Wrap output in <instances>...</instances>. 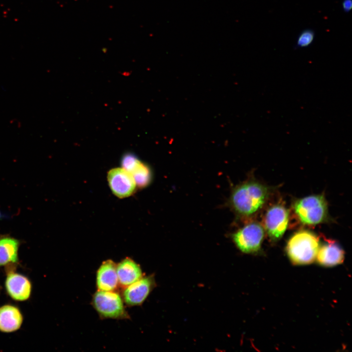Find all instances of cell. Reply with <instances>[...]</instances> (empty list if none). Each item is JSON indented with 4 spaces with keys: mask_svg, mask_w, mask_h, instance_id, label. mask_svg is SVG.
Masks as SVG:
<instances>
[{
    "mask_svg": "<svg viewBox=\"0 0 352 352\" xmlns=\"http://www.w3.org/2000/svg\"><path fill=\"white\" fill-rule=\"evenodd\" d=\"M268 196V189L265 186L254 181H248L233 189L228 204L238 216L250 217L262 207Z\"/></svg>",
    "mask_w": 352,
    "mask_h": 352,
    "instance_id": "6da1fadb",
    "label": "cell"
},
{
    "mask_svg": "<svg viewBox=\"0 0 352 352\" xmlns=\"http://www.w3.org/2000/svg\"><path fill=\"white\" fill-rule=\"evenodd\" d=\"M319 247V239L315 234L308 230H301L290 238L286 250L293 264L302 265L310 264L315 261Z\"/></svg>",
    "mask_w": 352,
    "mask_h": 352,
    "instance_id": "7a4b0ae2",
    "label": "cell"
},
{
    "mask_svg": "<svg viewBox=\"0 0 352 352\" xmlns=\"http://www.w3.org/2000/svg\"><path fill=\"white\" fill-rule=\"evenodd\" d=\"M294 209L303 224L316 225L325 221L328 216V207L323 195H312L297 200Z\"/></svg>",
    "mask_w": 352,
    "mask_h": 352,
    "instance_id": "3957f363",
    "label": "cell"
},
{
    "mask_svg": "<svg viewBox=\"0 0 352 352\" xmlns=\"http://www.w3.org/2000/svg\"><path fill=\"white\" fill-rule=\"evenodd\" d=\"M92 305L99 315L105 318H129L122 299L114 291L98 290L93 295Z\"/></svg>",
    "mask_w": 352,
    "mask_h": 352,
    "instance_id": "277c9868",
    "label": "cell"
},
{
    "mask_svg": "<svg viewBox=\"0 0 352 352\" xmlns=\"http://www.w3.org/2000/svg\"><path fill=\"white\" fill-rule=\"evenodd\" d=\"M264 230L258 222L248 223L231 234V239L242 253L253 254L260 251Z\"/></svg>",
    "mask_w": 352,
    "mask_h": 352,
    "instance_id": "5b68a950",
    "label": "cell"
},
{
    "mask_svg": "<svg viewBox=\"0 0 352 352\" xmlns=\"http://www.w3.org/2000/svg\"><path fill=\"white\" fill-rule=\"evenodd\" d=\"M288 220V211L284 206L276 204L268 209L264 218V226L272 241H277L283 236Z\"/></svg>",
    "mask_w": 352,
    "mask_h": 352,
    "instance_id": "8992f818",
    "label": "cell"
},
{
    "mask_svg": "<svg viewBox=\"0 0 352 352\" xmlns=\"http://www.w3.org/2000/svg\"><path fill=\"white\" fill-rule=\"evenodd\" d=\"M108 180L113 193L120 198L131 196L136 186L132 175L123 168L110 170L108 174Z\"/></svg>",
    "mask_w": 352,
    "mask_h": 352,
    "instance_id": "52a82bcc",
    "label": "cell"
},
{
    "mask_svg": "<svg viewBox=\"0 0 352 352\" xmlns=\"http://www.w3.org/2000/svg\"><path fill=\"white\" fill-rule=\"evenodd\" d=\"M154 278L153 275L141 278L125 288L123 298L129 306L141 305L155 286Z\"/></svg>",
    "mask_w": 352,
    "mask_h": 352,
    "instance_id": "ba28073f",
    "label": "cell"
},
{
    "mask_svg": "<svg viewBox=\"0 0 352 352\" xmlns=\"http://www.w3.org/2000/svg\"><path fill=\"white\" fill-rule=\"evenodd\" d=\"M5 288L12 299L18 301H23L29 298L32 286L26 277L10 272L7 274L5 280Z\"/></svg>",
    "mask_w": 352,
    "mask_h": 352,
    "instance_id": "9c48e42d",
    "label": "cell"
},
{
    "mask_svg": "<svg viewBox=\"0 0 352 352\" xmlns=\"http://www.w3.org/2000/svg\"><path fill=\"white\" fill-rule=\"evenodd\" d=\"M316 258L320 265L332 267L343 262L345 253L337 242L328 240L321 247H319Z\"/></svg>",
    "mask_w": 352,
    "mask_h": 352,
    "instance_id": "30bf717a",
    "label": "cell"
},
{
    "mask_svg": "<svg viewBox=\"0 0 352 352\" xmlns=\"http://www.w3.org/2000/svg\"><path fill=\"white\" fill-rule=\"evenodd\" d=\"M119 285L116 264L111 260L101 264L96 274V286L98 290L114 291Z\"/></svg>",
    "mask_w": 352,
    "mask_h": 352,
    "instance_id": "8fae6325",
    "label": "cell"
},
{
    "mask_svg": "<svg viewBox=\"0 0 352 352\" xmlns=\"http://www.w3.org/2000/svg\"><path fill=\"white\" fill-rule=\"evenodd\" d=\"M119 285L126 288L143 277L140 265L130 258H126L116 265Z\"/></svg>",
    "mask_w": 352,
    "mask_h": 352,
    "instance_id": "7c38bea8",
    "label": "cell"
},
{
    "mask_svg": "<svg viewBox=\"0 0 352 352\" xmlns=\"http://www.w3.org/2000/svg\"><path fill=\"white\" fill-rule=\"evenodd\" d=\"M23 317L20 310L16 307L6 305L0 308V330L11 332L19 330L22 323Z\"/></svg>",
    "mask_w": 352,
    "mask_h": 352,
    "instance_id": "4fadbf2b",
    "label": "cell"
},
{
    "mask_svg": "<svg viewBox=\"0 0 352 352\" xmlns=\"http://www.w3.org/2000/svg\"><path fill=\"white\" fill-rule=\"evenodd\" d=\"M20 241L8 236H0V266L18 261Z\"/></svg>",
    "mask_w": 352,
    "mask_h": 352,
    "instance_id": "5bb4252c",
    "label": "cell"
},
{
    "mask_svg": "<svg viewBox=\"0 0 352 352\" xmlns=\"http://www.w3.org/2000/svg\"><path fill=\"white\" fill-rule=\"evenodd\" d=\"M136 185L140 188L147 186L152 179V172L149 166L140 161L131 173Z\"/></svg>",
    "mask_w": 352,
    "mask_h": 352,
    "instance_id": "9a60e30c",
    "label": "cell"
},
{
    "mask_svg": "<svg viewBox=\"0 0 352 352\" xmlns=\"http://www.w3.org/2000/svg\"><path fill=\"white\" fill-rule=\"evenodd\" d=\"M315 34L313 30L308 29L302 31L297 37L296 46L303 48L309 46L313 42Z\"/></svg>",
    "mask_w": 352,
    "mask_h": 352,
    "instance_id": "2e32d148",
    "label": "cell"
},
{
    "mask_svg": "<svg viewBox=\"0 0 352 352\" xmlns=\"http://www.w3.org/2000/svg\"><path fill=\"white\" fill-rule=\"evenodd\" d=\"M140 160L133 154H126L121 159V166L127 171L131 173Z\"/></svg>",
    "mask_w": 352,
    "mask_h": 352,
    "instance_id": "e0dca14e",
    "label": "cell"
},
{
    "mask_svg": "<svg viewBox=\"0 0 352 352\" xmlns=\"http://www.w3.org/2000/svg\"><path fill=\"white\" fill-rule=\"evenodd\" d=\"M342 7L345 12H349L352 9V0H343Z\"/></svg>",
    "mask_w": 352,
    "mask_h": 352,
    "instance_id": "ac0fdd59",
    "label": "cell"
}]
</instances>
